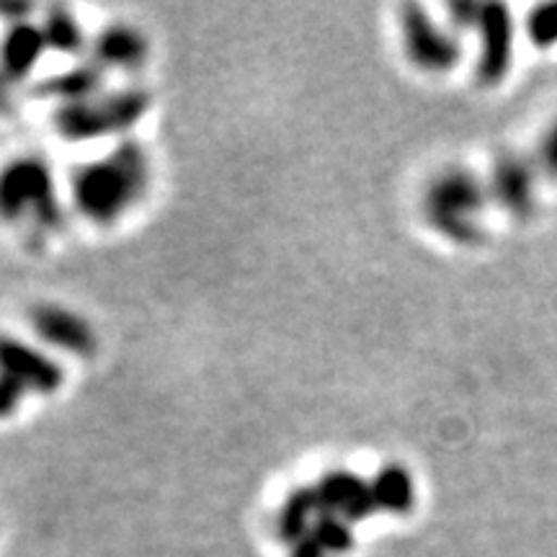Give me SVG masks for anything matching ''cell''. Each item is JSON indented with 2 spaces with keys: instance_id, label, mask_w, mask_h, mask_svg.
<instances>
[{
  "instance_id": "1",
  "label": "cell",
  "mask_w": 557,
  "mask_h": 557,
  "mask_svg": "<svg viewBox=\"0 0 557 557\" xmlns=\"http://www.w3.org/2000/svg\"><path fill=\"white\" fill-rule=\"evenodd\" d=\"M152 186L150 150L137 139L111 148L107 156L88 160L70 178V197L94 225H114L148 197Z\"/></svg>"
},
{
  "instance_id": "2",
  "label": "cell",
  "mask_w": 557,
  "mask_h": 557,
  "mask_svg": "<svg viewBox=\"0 0 557 557\" xmlns=\"http://www.w3.org/2000/svg\"><path fill=\"white\" fill-rule=\"evenodd\" d=\"M0 218L39 235L58 233L62 205L47 160L16 158L0 169Z\"/></svg>"
},
{
  "instance_id": "3",
  "label": "cell",
  "mask_w": 557,
  "mask_h": 557,
  "mask_svg": "<svg viewBox=\"0 0 557 557\" xmlns=\"http://www.w3.org/2000/svg\"><path fill=\"white\" fill-rule=\"evenodd\" d=\"M483 186L472 173L447 169L436 173L423 191L421 209L426 225L451 243H475L480 238V214H483Z\"/></svg>"
},
{
  "instance_id": "4",
  "label": "cell",
  "mask_w": 557,
  "mask_h": 557,
  "mask_svg": "<svg viewBox=\"0 0 557 557\" xmlns=\"http://www.w3.org/2000/svg\"><path fill=\"white\" fill-rule=\"evenodd\" d=\"M148 90L127 86L120 90H107L90 96L86 101L62 103L54 114V127L65 139H99L114 137L135 127L148 114Z\"/></svg>"
},
{
  "instance_id": "5",
  "label": "cell",
  "mask_w": 557,
  "mask_h": 557,
  "mask_svg": "<svg viewBox=\"0 0 557 557\" xmlns=\"http://www.w3.org/2000/svg\"><path fill=\"white\" fill-rule=\"evenodd\" d=\"M403 50L413 67L423 73H447L457 65L459 45L457 37L438 26L421 5H406L400 13Z\"/></svg>"
},
{
  "instance_id": "6",
  "label": "cell",
  "mask_w": 557,
  "mask_h": 557,
  "mask_svg": "<svg viewBox=\"0 0 557 557\" xmlns=\"http://www.w3.org/2000/svg\"><path fill=\"white\" fill-rule=\"evenodd\" d=\"M0 374L18 393L50 395L62 387V369L37 348L0 336Z\"/></svg>"
},
{
  "instance_id": "7",
  "label": "cell",
  "mask_w": 557,
  "mask_h": 557,
  "mask_svg": "<svg viewBox=\"0 0 557 557\" xmlns=\"http://www.w3.org/2000/svg\"><path fill=\"white\" fill-rule=\"evenodd\" d=\"M32 329L47 346L58 348L70 357L88 359L99 348V336L94 325L75 310L62 305H37L32 310Z\"/></svg>"
},
{
  "instance_id": "8",
  "label": "cell",
  "mask_w": 557,
  "mask_h": 557,
  "mask_svg": "<svg viewBox=\"0 0 557 557\" xmlns=\"http://www.w3.org/2000/svg\"><path fill=\"white\" fill-rule=\"evenodd\" d=\"M90 52L103 73H137L148 65L150 41L137 26L111 24L94 39Z\"/></svg>"
},
{
  "instance_id": "9",
  "label": "cell",
  "mask_w": 557,
  "mask_h": 557,
  "mask_svg": "<svg viewBox=\"0 0 557 557\" xmlns=\"http://www.w3.org/2000/svg\"><path fill=\"white\" fill-rule=\"evenodd\" d=\"M478 29L483 47H480V78L485 83H498L506 75L511 60V18L504 5H483L478 16Z\"/></svg>"
},
{
  "instance_id": "10",
  "label": "cell",
  "mask_w": 557,
  "mask_h": 557,
  "mask_svg": "<svg viewBox=\"0 0 557 557\" xmlns=\"http://www.w3.org/2000/svg\"><path fill=\"white\" fill-rule=\"evenodd\" d=\"M45 50H50V47H47L41 26L29 24V21H18V24H13L5 32L3 41H0V73L11 83L24 81L37 67Z\"/></svg>"
},
{
  "instance_id": "11",
  "label": "cell",
  "mask_w": 557,
  "mask_h": 557,
  "mask_svg": "<svg viewBox=\"0 0 557 557\" xmlns=\"http://www.w3.org/2000/svg\"><path fill=\"white\" fill-rule=\"evenodd\" d=\"M103 86H107V73L94 60H86L81 65L65 70V73L54 75L45 86V94L54 96L58 107H62V103L86 101L90 96L101 94Z\"/></svg>"
},
{
  "instance_id": "12",
  "label": "cell",
  "mask_w": 557,
  "mask_h": 557,
  "mask_svg": "<svg viewBox=\"0 0 557 557\" xmlns=\"http://www.w3.org/2000/svg\"><path fill=\"white\" fill-rule=\"evenodd\" d=\"M320 504L341 508L346 513H359L374 506L372 483H364L354 472H329V478L315 487Z\"/></svg>"
},
{
  "instance_id": "13",
  "label": "cell",
  "mask_w": 557,
  "mask_h": 557,
  "mask_svg": "<svg viewBox=\"0 0 557 557\" xmlns=\"http://www.w3.org/2000/svg\"><path fill=\"white\" fill-rule=\"evenodd\" d=\"M372 483V498L374 504L389 508V511H406L416 498V483L410 472L400 465H387L382 468Z\"/></svg>"
},
{
  "instance_id": "14",
  "label": "cell",
  "mask_w": 557,
  "mask_h": 557,
  "mask_svg": "<svg viewBox=\"0 0 557 557\" xmlns=\"http://www.w3.org/2000/svg\"><path fill=\"white\" fill-rule=\"evenodd\" d=\"M39 26L41 32H45L47 47H50V50H58L62 54H78L86 50V32H83L78 18H75L67 9H52Z\"/></svg>"
},
{
  "instance_id": "15",
  "label": "cell",
  "mask_w": 557,
  "mask_h": 557,
  "mask_svg": "<svg viewBox=\"0 0 557 557\" xmlns=\"http://www.w3.org/2000/svg\"><path fill=\"white\" fill-rule=\"evenodd\" d=\"M496 191H498L500 201H504L508 209H513V212L524 207L527 178H524V169H521V163H513V160H508V163L498 165Z\"/></svg>"
},
{
  "instance_id": "16",
  "label": "cell",
  "mask_w": 557,
  "mask_h": 557,
  "mask_svg": "<svg viewBox=\"0 0 557 557\" xmlns=\"http://www.w3.org/2000/svg\"><path fill=\"white\" fill-rule=\"evenodd\" d=\"M18 389L11 385L9 380H3L0 377V416H9L13 408H16V403H18Z\"/></svg>"
},
{
  "instance_id": "17",
  "label": "cell",
  "mask_w": 557,
  "mask_h": 557,
  "mask_svg": "<svg viewBox=\"0 0 557 557\" xmlns=\"http://www.w3.org/2000/svg\"><path fill=\"white\" fill-rule=\"evenodd\" d=\"M11 81L0 73V114H9L11 111Z\"/></svg>"
},
{
  "instance_id": "18",
  "label": "cell",
  "mask_w": 557,
  "mask_h": 557,
  "mask_svg": "<svg viewBox=\"0 0 557 557\" xmlns=\"http://www.w3.org/2000/svg\"><path fill=\"white\" fill-rule=\"evenodd\" d=\"M547 156H549V163H557V129L553 132V137H549V145H547Z\"/></svg>"
}]
</instances>
